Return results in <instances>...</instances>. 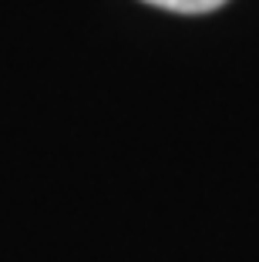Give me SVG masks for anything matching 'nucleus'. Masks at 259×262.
<instances>
[{"instance_id": "1", "label": "nucleus", "mask_w": 259, "mask_h": 262, "mask_svg": "<svg viewBox=\"0 0 259 262\" xmlns=\"http://www.w3.org/2000/svg\"><path fill=\"white\" fill-rule=\"evenodd\" d=\"M145 4L172 10V14H212V10H219L229 0H145Z\"/></svg>"}]
</instances>
